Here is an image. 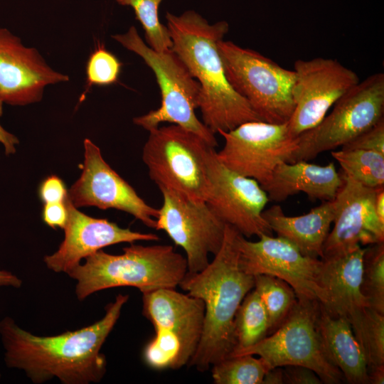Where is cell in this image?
Returning a JSON list of instances; mask_svg holds the SVG:
<instances>
[{"mask_svg":"<svg viewBox=\"0 0 384 384\" xmlns=\"http://www.w3.org/2000/svg\"><path fill=\"white\" fill-rule=\"evenodd\" d=\"M129 295L119 294L95 323L53 336H39L20 328L10 317L0 321L9 368L23 370L36 384L57 378L64 384L98 383L107 370L101 348L117 323Z\"/></svg>","mask_w":384,"mask_h":384,"instance_id":"cell-1","label":"cell"},{"mask_svg":"<svg viewBox=\"0 0 384 384\" xmlns=\"http://www.w3.org/2000/svg\"><path fill=\"white\" fill-rule=\"evenodd\" d=\"M172 50L201 86L198 108L203 123L213 133L228 132L247 122L262 121L229 83L218 50L228 32L225 21L210 23L193 10L166 14Z\"/></svg>","mask_w":384,"mask_h":384,"instance_id":"cell-2","label":"cell"},{"mask_svg":"<svg viewBox=\"0 0 384 384\" xmlns=\"http://www.w3.org/2000/svg\"><path fill=\"white\" fill-rule=\"evenodd\" d=\"M239 234L226 224L223 245L213 260L198 272H187L179 284L205 306L201 338L188 363L201 372L228 358L235 348V316L245 297L254 288V276L245 272L239 265Z\"/></svg>","mask_w":384,"mask_h":384,"instance_id":"cell-3","label":"cell"},{"mask_svg":"<svg viewBox=\"0 0 384 384\" xmlns=\"http://www.w3.org/2000/svg\"><path fill=\"white\" fill-rule=\"evenodd\" d=\"M67 274L76 280L75 294L82 301L92 294L113 287H133L142 294L176 289L188 272L186 257L169 245L130 243L123 253L100 250L86 257Z\"/></svg>","mask_w":384,"mask_h":384,"instance_id":"cell-4","label":"cell"},{"mask_svg":"<svg viewBox=\"0 0 384 384\" xmlns=\"http://www.w3.org/2000/svg\"><path fill=\"white\" fill-rule=\"evenodd\" d=\"M112 38L143 59L154 72L161 90L160 107L134 117V123L149 131L162 122H169L193 132L211 146H217L215 134L198 119L195 112L198 108L200 84L179 56L172 49L159 52L151 48L134 26Z\"/></svg>","mask_w":384,"mask_h":384,"instance_id":"cell-5","label":"cell"},{"mask_svg":"<svg viewBox=\"0 0 384 384\" xmlns=\"http://www.w3.org/2000/svg\"><path fill=\"white\" fill-rule=\"evenodd\" d=\"M142 159L159 188L206 202L210 188L208 159L211 146L197 134L171 124L149 131Z\"/></svg>","mask_w":384,"mask_h":384,"instance_id":"cell-6","label":"cell"},{"mask_svg":"<svg viewBox=\"0 0 384 384\" xmlns=\"http://www.w3.org/2000/svg\"><path fill=\"white\" fill-rule=\"evenodd\" d=\"M218 50L226 78L263 122H287L294 109V70L250 48L221 40Z\"/></svg>","mask_w":384,"mask_h":384,"instance_id":"cell-7","label":"cell"},{"mask_svg":"<svg viewBox=\"0 0 384 384\" xmlns=\"http://www.w3.org/2000/svg\"><path fill=\"white\" fill-rule=\"evenodd\" d=\"M384 74L374 73L348 90L329 114L297 137L292 162L309 161L343 146L383 118Z\"/></svg>","mask_w":384,"mask_h":384,"instance_id":"cell-8","label":"cell"},{"mask_svg":"<svg viewBox=\"0 0 384 384\" xmlns=\"http://www.w3.org/2000/svg\"><path fill=\"white\" fill-rule=\"evenodd\" d=\"M319 302L298 301L284 322L256 344L233 351L229 357L257 355L269 369L301 366L314 370L323 383L344 381L326 353L317 327Z\"/></svg>","mask_w":384,"mask_h":384,"instance_id":"cell-9","label":"cell"},{"mask_svg":"<svg viewBox=\"0 0 384 384\" xmlns=\"http://www.w3.org/2000/svg\"><path fill=\"white\" fill-rule=\"evenodd\" d=\"M218 134L224 139L223 148L216 151L218 159L261 186L270 180L279 164L292 163L297 149V137L290 134L287 122L251 121Z\"/></svg>","mask_w":384,"mask_h":384,"instance_id":"cell-10","label":"cell"},{"mask_svg":"<svg viewBox=\"0 0 384 384\" xmlns=\"http://www.w3.org/2000/svg\"><path fill=\"white\" fill-rule=\"evenodd\" d=\"M163 203L158 209L156 230L164 231L186 253L188 272L203 270L209 264V254L220 250L225 223L206 202L193 201L181 193L159 188Z\"/></svg>","mask_w":384,"mask_h":384,"instance_id":"cell-11","label":"cell"},{"mask_svg":"<svg viewBox=\"0 0 384 384\" xmlns=\"http://www.w3.org/2000/svg\"><path fill=\"white\" fill-rule=\"evenodd\" d=\"M293 70L294 109L287 122L293 137L316 127L336 101L360 82L353 70L336 59H299L294 62Z\"/></svg>","mask_w":384,"mask_h":384,"instance_id":"cell-12","label":"cell"},{"mask_svg":"<svg viewBox=\"0 0 384 384\" xmlns=\"http://www.w3.org/2000/svg\"><path fill=\"white\" fill-rule=\"evenodd\" d=\"M259 238L250 241L239 234L240 268L252 276L267 274L284 281L299 302L324 304L326 297L318 282L321 260L304 255L283 238L262 235Z\"/></svg>","mask_w":384,"mask_h":384,"instance_id":"cell-13","label":"cell"},{"mask_svg":"<svg viewBox=\"0 0 384 384\" xmlns=\"http://www.w3.org/2000/svg\"><path fill=\"white\" fill-rule=\"evenodd\" d=\"M208 174L210 188L206 203L223 223L246 238L272 235L262 216L270 199L257 181L225 166L215 149L209 155Z\"/></svg>","mask_w":384,"mask_h":384,"instance_id":"cell-14","label":"cell"},{"mask_svg":"<svg viewBox=\"0 0 384 384\" xmlns=\"http://www.w3.org/2000/svg\"><path fill=\"white\" fill-rule=\"evenodd\" d=\"M84 164L80 178L68 192L76 208H114L133 215L156 229L158 209L145 202L135 190L103 159L100 149L89 139L84 141Z\"/></svg>","mask_w":384,"mask_h":384,"instance_id":"cell-15","label":"cell"},{"mask_svg":"<svg viewBox=\"0 0 384 384\" xmlns=\"http://www.w3.org/2000/svg\"><path fill=\"white\" fill-rule=\"evenodd\" d=\"M69 76L52 68L38 49L26 46L0 26V96L4 103L24 106L40 102L45 89L68 82Z\"/></svg>","mask_w":384,"mask_h":384,"instance_id":"cell-16","label":"cell"},{"mask_svg":"<svg viewBox=\"0 0 384 384\" xmlns=\"http://www.w3.org/2000/svg\"><path fill=\"white\" fill-rule=\"evenodd\" d=\"M342 177L343 183L334 200V225L324 244L323 257L384 242V224L374 206L376 188L365 186L343 174Z\"/></svg>","mask_w":384,"mask_h":384,"instance_id":"cell-17","label":"cell"},{"mask_svg":"<svg viewBox=\"0 0 384 384\" xmlns=\"http://www.w3.org/2000/svg\"><path fill=\"white\" fill-rule=\"evenodd\" d=\"M65 203L68 220L63 228L64 239L53 254L43 259L47 267L55 272L68 273L82 259L107 246L159 240L154 233L133 231L107 219L88 216L78 210L68 196Z\"/></svg>","mask_w":384,"mask_h":384,"instance_id":"cell-18","label":"cell"},{"mask_svg":"<svg viewBox=\"0 0 384 384\" xmlns=\"http://www.w3.org/2000/svg\"><path fill=\"white\" fill-rule=\"evenodd\" d=\"M143 315L154 331L176 338L189 363L201 338L205 315L203 302L175 289L142 294Z\"/></svg>","mask_w":384,"mask_h":384,"instance_id":"cell-19","label":"cell"},{"mask_svg":"<svg viewBox=\"0 0 384 384\" xmlns=\"http://www.w3.org/2000/svg\"><path fill=\"white\" fill-rule=\"evenodd\" d=\"M365 250L358 246L321 259L318 282L326 297L321 305L330 316L348 320L368 306L361 291Z\"/></svg>","mask_w":384,"mask_h":384,"instance_id":"cell-20","label":"cell"},{"mask_svg":"<svg viewBox=\"0 0 384 384\" xmlns=\"http://www.w3.org/2000/svg\"><path fill=\"white\" fill-rule=\"evenodd\" d=\"M343 183L342 175L336 171L333 162L320 166L301 160L279 164L270 180L261 187L270 201L275 202L299 193L324 202L334 201Z\"/></svg>","mask_w":384,"mask_h":384,"instance_id":"cell-21","label":"cell"},{"mask_svg":"<svg viewBox=\"0 0 384 384\" xmlns=\"http://www.w3.org/2000/svg\"><path fill=\"white\" fill-rule=\"evenodd\" d=\"M335 215L334 201H324L309 213L286 215L281 206L274 205L262 212L272 231L296 246L305 256L321 259L323 247Z\"/></svg>","mask_w":384,"mask_h":384,"instance_id":"cell-22","label":"cell"},{"mask_svg":"<svg viewBox=\"0 0 384 384\" xmlns=\"http://www.w3.org/2000/svg\"><path fill=\"white\" fill-rule=\"evenodd\" d=\"M317 327L326 355L351 384H369L366 361L349 321L330 316L319 304Z\"/></svg>","mask_w":384,"mask_h":384,"instance_id":"cell-23","label":"cell"},{"mask_svg":"<svg viewBox=\"0 0 384 384\" xmlns=\"http://www.w3.org/2000/svg\"><path fill=\"white\" fill-rule=\"evenodd\" d=\"M348 321L364 354L368 373L384 367V314L366 306Z\"/></svg>","mask_w":384,"mask_h":384,"instance_id":"cell-24","label":"cell"},{"mask_svg":"<svg viewBox=\"0 0 384 384\" xmlns=\"http://www.w3.org/2000/svg\"><path fill=\"white\" fill-rule=\"evenodd\" d=\"M234 331L236 340L234 351L252 346L270 334L267 313L254 289L247 294L238 309Z\"/></svg>","mask_w":384,"mask_h":384,"instance_id":"cell-25","label":"cell"},{"mask_svg":"<svg viewBox=\"0 0 384 384\" xmlns=\"http://www.w3.org/2000/svg\"><path fill=\"white\" fill-rule=\"evenodd\" d=\"M266 309L270 321V334L284 322L298 299L292 287L271 275L254 276V288Z\"/></svg>","mask_w":384,"mask_h":384,"instance_id":"cell-26","label":"cell"},{"mask_svg":"<svg viewBox=\"0 0 384 384\" xmlns=\"http://www.w3.org/2000/svg\"><path fill=\"white\" fill-rule=\"evenodd\" d=\"M343 169V174L375 188L384 186V154L368 150L343 149L331 153Z\"/></svg>","mask_w":384,"mask_h":384,"instance_id":"cell-27","label":"cell"},{"mask_svg":"<svg viewBox=\"0 0 384 384\" xmlns=\"http://www.w3.org/2000/svg\"><path fill=\"white\" fill-rule=\"evenodd\" d=\"M269 370L265 361L247 354L226 358L212 366L215 384H262Z\"/></svg>","mask_w":384,"mask_h":384,"instance_id":"cell-28","label":"cell"},{"mask_svg":"<svg viewBox=\"0 0 384 384\" xmlns=\"http://www.w3.org/2000/svg\"><path fill=\"white\" fill-rule=\"evenodd\" d=\"M361 291L369 307L384 314V242L366 247Z\"/></svg>","mask_w":384,"mask_h":384,"instance_id":"cell-29","label":"cell"},{"mask_svg":"<svg viewBox=\"0 0 384 384\" xmlns=\"http://www.w3.org/2000/svg\"><path fill=\"white\" fill-rule=\"evenodd\" d=\"M131 7L144 31L146 44L153 50L164 52L172 48L173 43L166 26L161 23L159 6L163 0H114Z\"/></svg>","mask_w":384,"mask_h":384,"instance_id":"cell-30","label":"cell"},{"mask_svg":"<svg viewBox=\"0 0 384 384\" xmlns=\"http://www.w3.org/2000/svg\"><path fill=\"white\" fill-rule=\"evenodd\" d=\"M122 64L117 58L102 46L90 56L86 66L87 82L89 85H108L119 78Z\"/></svg>","mask_w":384,"mask_h":384,"instance_id":"cell-31","label":"cell"},{"mask_svg":"<svg viewBox=\"0 0 384 384\" xmlns=\"http://www.w3.org/2000/svg\"><path fill=\"white\" fill-rule=\"evenodd\" d=\"M341 147L343 149L368 150L384 154V119Z\"/></svg>","mask_w":384,"mask_h":384,"instance_id":"cell-32","label":"cell"},{"mask_svg":"<svg viewBox=\"0 0 384 384\" xmlns=\"http://www.w3.org/2000/svg\"><path fill=\"white\" fill-rule=\"evenodd\" d=\"M39 194L44 203L64 202L68 191L63 181L56 176H50L41 185Z\"/></svg>","mask_w":384,"mask_h":384,"instance_id":"cell-33","label":"cell"},{"mask_svg":"<svg viewBox=\"0 0 384 384\" xmlns=\"http://www.w3.org/2000/svg\"><path fill=\"white\" fill-rule=\"evenodd\" d=\"M283 383L286 384H321L322 380L312 370L301 366L282 367Z\"/></svg>","mask_w":384,"mask_h":384,"instance_id":"cell-34","label":"cell"},{"mask_svg":"<svg viewBox=\"0 0 384 384\" xmlns=\"http://www.w3.org/2000/svg\"><path fill=\"white\" fill-rule=\"evenodd\" d=\"M43 220L53 228H64L68 220V210L64 202L45 203Z\"/></svg>","mask_w":384,"mask_h":384,"instance_id":"cell-35","label":"cell"},{"mask_svg":"<svg viewBox=\"0 0 384 384\" xmlns=\"http://www.w3.org/2000/svg\"><path fill=\"white\" fill-rule=\"evenodd\" d=\"M0 142L4 145L6 154H14L16 145L19 143L16 136L5 130L0 124Z\"/></svg>","mask_w":384,"mask_h":384,"instance_id":"cell-36","label":"cell"},{"mask_svg":"<svg viewBox=\"0 0 384 384\" xmlns=\"http://www.w3.org/2000/svg\"><path fill=\"white\" fill-rule=\"evenodd\" d=\"M22 281L15 274L6 270H0V287H13L19 288Z\"/></svg>","mask_w":384,"mask_h":384,"instance_id":"cell-37","label":"cell"},{"mask_svg":"<svg viewBox=\"0 0 384 384\" xmlns=\"http://www.w3.org/2000/svg\"><path fill=\"white\" fill-rule=\"evenodd\" d=\"M374 206L376 214L382 223L384 224V186L375 188Z\"/></svg>","mask_w":384,"mask_h":384,"instance_id":"cell-38","label":"cell"},{"mask_svg":"<svg viewBox=\"0 0 384 384\" xmlns=\"http://www.w3.org/2000/svg\"><path fill=\"white\" fill-rule=\"evenodd\" d=\"M262 384H283L282 367L269 369L265 375Z\"/></svg>","mask_w":384,"mask_h":384,"instance_id":"cell-39","label":"cell"},{"mask_svg":"<svg viewBox=\"0 0 384 384\" xmlns=\"http://www.w3.org/2000/svg\"><path fill=\"white\" fill-rule=\"evenodd\" d=\"M368 378L370 384H383L384 367L369 372Z\"/></svg>","mask_w":384,"mask_h":384,"instance_id":"cell-40","label":"cell"},{"mask_svg":"<svg viewBox=\"0 0 384 384\" xmlns=\"http://www.w3.org/2000/svg\"><path fill=\"white\" fill-rule=\"evenodd\" d=\"M3 104H4V102L0 96V117L3 114Z\"/></svg>","mask_w":384,"mask_h":384,"instance_id":"cell-41","label":"cell"},{"mask_svg":"<svg viewBox=\"0 0 384 384\" xmlns=\"http://www.w3.org/2000/svg\"><path fill=\"white\" fill-rule=\"evenodd\" d=\"M0 376H1V375H0Z\"/></svg>","mask_w":384,"mask_h":384,"instance_id":"cell-42","label":"cell"}]
</instances>
